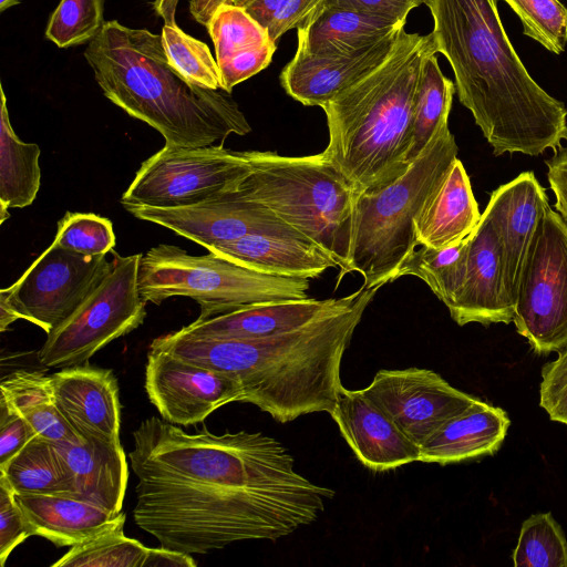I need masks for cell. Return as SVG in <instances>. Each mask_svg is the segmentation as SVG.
I'll return each mask as SVG.
<instances>
[{
  "label": "cell",
  "mask_w": 567,
  "mask_h": 567,
  "mask_svg": "<svg viewBox=\"0 0 567 567\" xmlns=\"http://www.w3.org/2000/svg\"><path fill=\"white\" fill-rule=\"evenodd\" d=\"M37 435L23 416L0 408V465L11 460Z\"/></svg>",
  "instance_id": "obj_43"
},
{
  "label": "cell",
  "mask_w": 567,
  "mask_h": 567,
  "mask_svg": "<svg viewBox=\"0 0 567 567\" xmlns=\"http://www.w3.org/2000/svg\"><path fill=\"white\" fill-rule=\"evenodd\" d=\"M136 525L161 546L207 554L241 540H277L316 522L331 488L295 470L261 432L194 433L157 416L133 432Z\"/></svg>",
  "instance_id": "obj_1"
},
{
  "label": "cell",
  "mask_w": 567,
  "mask_h": 567,
  "mask_svg": "<svg viewBox=\"0 0 567 567\" xmlns=\"http://www.w3.org/2000/svg\"><path fill=\"white\" fill-rule=\"evenodd\" d=\"M53 444L72 475L76 497L121 513L128 478L121 443L84 436Z\"/></svg>",
  "instance_id": "obj_26"
},
{
  "label": "cell",
  "mask_w": 567,
  "mask_h": 567,
  "mask_svg": "<svg viewBox=\"0 0 567 567\" xmlns=\"http://www.w3.org/2000/svg\"><path fill=\"white\" fill-rule=\"evenodd\" d=\"M509 424L503 409L477 399L420 446V462L446 465L493 455L503 444Z\"/></svg>",
  "instance_id": "obj_25"
},
{
  "label": "cell",
  "mask_w": 567,
  "mask_h": 567,
  "mask_svg": "<svg viewBox=\"0 0 567 567\" xmlns=\"http://www.w3.org/2000/svg\"><path fill=\"white\" fill-rule=\"evenodd\" d=\"M432 53V33L403 30L381 64L321 106L329 132L322 153L353 194L379 188L411 165L415 93Z\"/></svg>",
  "instance_id": "obj_5"
},
{
  "label": "cell",
  "mask_w": 567,
  "mask_h": 567,
  "mask_svg": "<svg viewBox=\"0 0 567 567\" xmlns=\"http://www.w3.org/2000/svg\"><path fill=\"white\" fill-rule=\"evenodd\" d=\"M145 391L162 419L179 426L204 422L217 409L245 400L235 378L154 349L147 353Z\"/></svg>",
  "instance_id": "obj_14"
},
{
  "label": "cell",
  "mask_w": 567,
  "mask_h": 567,
  "mask_svg": "<svg viewBox=\"0 0 567 567\" xmlns=\"http://www.w3.org/2000/svg\"><path fill=\"white\" fill-rule=\"evenodd\" d=\"M358 293L318 300L315 298L257 303L206 320L196 319L182 330L188 334L216 339L254 340L299 329L339 310Z\"/></svg>",
  "instance_id": "obj_20"
},
{
  "label": "cell",
  "mask_w": 567,
  "mask_h": 567,
  "mask_svg": "<svg viewBox=\"0 0 567 567\" xmlns=\"http://www.w3.org/2000/svg\"><path fill=\"white\" fill-rule=\"evenodd\" d=\"M34 536L56 547L75 546L124 525L126 515L71 495H17Z\"/></svg>",
  "instance_id": "obj_24"
},
{
  "label": "cell",
  "mask_w": 567,
  "mask_h": 567,
  "mask_svg": "<svg viewBox=\"0 0 567 567\" xmlns=\"http://www.w3.org/2000/svg\"><path fill=\"white\" fill-rule=\"evenodd\" d=\"M322 3L351 9L359 12L382 17L398 22L406 21L409 12L424 3L425 0H321Z\"/></svg>",
  "instance_id": "obj_44"
},
{
  "label": "cell",
  "mask_w": 567,
  "mask_h": 567,
  "mask_svg": "<svg viewBox=\"0 0 567 567\" xmlns=\"http://www.w3.org/2000/svg\"><path fill=\"white\" fill-rule=\"evenodd\" d=\"M470 177L456 158L414 219L419 246L443 248L466 238L481 219Z\"/></svg>",
  "instance_id": "obj_27"
},
{
  "label": "cell",
  "mask_w": 567,
  "mask_h": 567,
  "mask_svg": "<svg viewBox=\"0 0 567 567\" xmlns=\"http://www.w3.org/2000/svg\"><path fill=\"white\" fill-rule=\"evenodd\" d=\"M21 0H0V11H4L13 6H17Z\"/></svg>",
  "instance_id": "obj_49"
},
{
  "label": "cell",
  "mask_w": 567,
  "mask_h": 567,
  "mask_svg": "<svg viewBox=\"0 0 567 567\" xmlns=\"http://www.w3.org/2000/svg\"><path fill=\"white\" fill-rule=\"evenodd\" d=\"M206 28L215 47L223 91L231 93L235 85L271 63L277 44L244 9L220 4Z\"/></svg>",
  "instance_id": "obj_23"
},
{
  "label": "cell",
  "mask_w": 567,
  "mask_h": 567,
  "mask_svg": "<svg viewBox=\"0 0 567 567\" xmlns=\"http://www.w3.org/2000/svg\"><path fill=\"white\" fill-rule=\"evenodd\" d=\"M513 564L567 567V538L550 513L534 514L523 522Z\"/></svg>",
  "instance_id": "obj_35"
},
{
  "label": "cell",
  "mask_w": 567,
  "mask_h": 567,
  "mask_svg": "<svg viewBox=\"0 0 567 567\" xmlns=\"http://www.w3.org/2000/svg\"><path fill=\"white\" fill-rule=\"evenodd\" d=\"M381 286H362L348 306L277 336L254 339L196 337L182 329L155 338L161 350L235 378L244 402L287 423L330 412L341 383V361L362 316Z\"/></svg>",
  "instance_id": "obj_3"
},
{
  "label": "cell",
  "mask_w": 567,
  "mask_h": 567,
  "mask_svg": "<svg viewBox=\"0 0 567 567\" xmlns=\"http://www.w3.org/2000/svg\"><path fill=\"white\" fill-rule=\"evenodd\" d=\"M250 169L248 152L165 145L142 163L121 204L124 208L195 205L235 185Z\"/></svg>",
  "instance_id": "obj_11"
},
{
  "label": "cell",
  "mask_w": 567,
  "mask_h": 567,
  "mask_svg": "<svg viewBox=\"0 0 567 567\" xmlns=\"http://www.w3.org/2000/svg\"><path fill=\"white\" fill-rule=\"evenodd\" d=\"M513 322L539 355L567 347V224L549 204L519 276Z\"/></svg>",
  "instance_id": "obj_10"
},
{
  "label": "cell",
  "mask_w": 567,
  "mask_h": 567,
  "mask_svg": "<svg viewBox=\"0 0 567 567\" xmlns=\"http://www.w3.org/2000/svg\"><path fill=\"white\" fill-rule=\"evenodd\" d=\"M362 391L420 446L443 423L477 400L439 373L421 368L379 370Z\"/></svg>",
  "instance_id": "obj_13"
},
{
  "label": "cell",
  "mask_w": 567,
  "mask_h": 567,
  "mask_svg": "<svg viewBox=\"0 0 567 567\" xmlns=\"http://www.w3.org/2000/svg\"><path fill=\"white\" fill-rule=\"evenodd\" d=\"M457 151L449 122L444 123L402 175L353 194L348 274L359 272L362 286L382 287L395 280L402 262L419 246L414 219L449 173Z\"/></svg>",
  "instance_id": "obj_7"
},
{
  "label": "cell",
  "mask_w": 567,
  "mask_h": 567,
  "mask_svg": "<svg viewBox=\"0 0 567 567\" xmlns=\"http://www.w3.org/2000/svg\"><path fill=\"white\" fill-rule=\"evenodd\" d=\"M378 16L322 3L298 28L297 51L312 55L349 53L404 28Z\"/></svg>",
  "instance_id": "obj_28"
},
{
  "label": "cell",
  "mask_w": 567,
  "mask_h": 567,
  "mask_svg": "<svg viewBox=\"0 0 567 567\" xmlns=\"http://www.w3.org/2000/svg\"><path fill=\"white\" fill-rule=\"evenodd\" d=\"M542 368L539 404L550 420L567 425V347Z\"/></svg>",
  "instance_id": "obj_42"
},
{
  "label": "cell",
  "mask_w": 567,
  "mask_h": 567,
  "mask_svg": "<svg viewBox=\"0 0 567 567\" xmlns=\"http://www.w3.org/2000/svg\"><path fill=\"white\" fill-rule=\"evenodd\" d=\"M0 408L23 416L38 435L51 442L83 440L60 412L51 378L37 370H17L1 379Z\"/></svg>",
  "instance_id": "obj_29"
},
{
  "label": "cell",
  "mask_w": 567,
  "mask_h": 567,
  "mask_svg": "<svg viewBox=\"0 0 567 567\" xmlns=\"http://www.w3.org/2000/svg\"><path fill=\"white\" fill-rule=\"evenodd\" d=\"M547 204L545 188L535 174L523 172L496 188L484 209L502 243L507 282L514 300L532 239Z\"/></svg>",
  "instance_id": "obj_21"
},
{
  "label": "cell",
  "mask_w": 567,
  "mask_h": 567,
  "mask_svg": "<svg viewBox=\"0 0 567 567\" xmlns=\"http://www.w3.org/2000/svg\"><path fill=\"white\" fill-rule=\"evenodd\" d=\"M470 235L443 248H415L402 262L395 280L408 275L420 278L449 309L464 285Z\"/></svg>",
  "instance_id": "obj_32"
},
{
  "label": "cell",
  "mask_w": 567,
  "mask_h": 567,
  "mask_svg": "<svg viewBox=\"0 0 567 567\" xmlns=\"http://www.w3.org/2000/svg\"><path fill=\"white\" fill-rule=\"evenodd\" d=\"M223 258L259 272L312 279L336 261L301 234H249L207 248Z\"/></svg>",
  "instance_id": "obj_22"
},
{
  "label": "cell",
  "mask_w": 567,
  "mask_h": 567,
  "mask_svg": "<svg viewBox=\"0 0 567 567\" xmlns=\"http://www.w3.org/2000/svg\"><path fill=\"white\" fill-rule=\"evenodd\" d=\"M112 269L101 286L62 324L48 334L38 361L53 369L83 364L113 340L138 328L146 300L138 289L142 254L111 250Z\"/></svg>",
  "instance_id": "obj_9"
},
{
  "label": "cell",
  "mask_w": 567,
  "mask_h": 567,
  "mask_svg": "<svg viewBox=\"0 0 567 567\" xmlns=\"http://www.w3.org/2000/svg\"><path fill=\"white\" fill-rule=\"evenodd\" d=\"M250 172L225 190L258 202L326 251L348 274L353 192L323 153L285 156L248 151Z\"/></svg>",
  "instance_id": "obj_6"
},
{
  "label": "cell",
  "mask_w": 567,
  "mask_h": 567,
  "mask_svg": "<svg viewBox=\"0 0 567 567\" xmlns=\"http://www.w3.org/2000/svg\"><path fill=\"white\" fill-rule=\"evenodd\" d=\"M50 378L60 412L81 437L121 443L118 384L111 369L78 364Z\"/></svg>",
  "instance_id": "obj_19"
},
{
  "label": "cell",
  "mask_w": 567,
  "mask_h": 567,
  "mask_svg": "<svg viewBox=\"0 0 567 567\" xmlns=\"http://www.w3.org/2000/svg\"><path fill=\"white\" fill-rule=\"evenodd\" d=\"M147 547L124 534V525L72 546L51 567H143Z\"/></svg>",
  "instance_id": "obj_34"
},
{
  "label": "cell",
  "mask_w": 567,
  "mask_h": 567,
  "mask_svg": "<svg viewBox=\"0 0 567 567\" xmlns=\"http://www.w3.org/2000/svg\"><path fill=\"white\" fill-rule=\"evenodd\" d=\"M221 0H189V12L195 21L207 27L208 21Z\"/></svg>",
  "instance_id": "obj_47"
},
{
  "label": "cell",
  "mask_w": 567,
  "mask_h": 567,
  "mask_svg": "<svg viewBox=\"0 0 567 567\" xmlns=\"http://www.w3.org/2000/svg\"><path fill=\"white\" fill-rule=\"evenodd\" d=\"M309 280L259 272L212 251L193 256L169 244L151 248L138 267L144 300L161 305L172 297L192 298L200 308L198 320L257 303L306 299Z\"/></svg>",
  "instance_id": "obj_8"
},
{
  "label": "cell",
  "mask_w": 567,
  "mask_h": 567,
  "mask_svg": "<svg viewBox=\"0 0 567 567\" xmlns=\"http://www.w3.org/2000/svg\"><path fill=\"white\" fill-rule=\"evenodd\" d=\"M104 0H61L52 12L45 38L59 48L92 41L105 23Z\"/></svg>",
  "instance_id": "obj_37"
},
{
  "label": "cell",
  "mask_w": 567,
  "mask_h": 567,
  "mask_svg": "<svg viewBox=\"0 0 567 567\" xmlns=\"http://www.w3.org/2000/svg\"><path fill=\"white\" fill-rule=\"evenodd\" d=\"M112 269L106 255L84 256L54 240L10 287L0 290L19 319L51 333L101 286Z\"/></svg>",
  "instance_id": "obj_12"
},
{
  "label": "cell",
  "mask_w": 567,
  "mask_h": 567,
  "mask_svg": "<svg viewBox=\"0 0 567 567\" xmlns=\"http://www.w3.org/2000/svg\"><path fill=\"white\" fill-rule=\"evenodd\" d=\"M449 311L458 326L513 322L515 300L507 282L503 247L486 212L470 235L464 285Z\"/></svg>",
  "instance_id": "obj_16"
},
{
  "label": "cell",
  "mask_w": 567,
  "mask_h": 567,
  "mask_svg": "<svg viewBox=\"0 0 567 567\" xmlns=\"http://www.w3.org/2000/svg\"><path fill=\"white\" fill-rule=\"evenodd\" d=\"M320 1L321 0H221L219 6L225 3L244 9L268 31L270 39L277 43L281 35L288 30L298 29Z\"/></svg>",
  "instance_id": "obj_40"
},
{
  "label": "cell",
  "mask_w": 567,
  "mask_h": 567,
  "mask_svg": "<svg viewBox=\"0 0 567 567\" xmlns=\"http://www.w3.org/2000/svg\"><path fill=\"white\" fill-rule=\"evenodd\" d=\"M161 34L171 64L186 80L206 89L221 90L219 68L206 43L185 33L177 24H164Z\"/></svg>",
  "instance_id": "obj_36"
},
{
  "label": "cell",
  "mask_w": 567,
  "mask_h": 567,
  "mask_svg": "<svg viewBox=\"0 0 567 567\" xmlns=\"http://www.w3.org/2000/svg\"><path fill=\"white\" fill-rule=\"evenodd\" d=\"M54 241L84 256L106 255L116 244L113 224L92 213L68 212L58 223Z\"/></svg>",
  "instance_id": "obj_39"
},
{
  "label": "cell",
  "mask_w": 567,
  "mask_h": 567,
  "mask_svg": "<svg viewBox=\"0 0 567 567\" xmlns=\"http://www.w3.org/2000/svg\"><path fill=\"white\" fill-rule=\"evenodd\" d=\"M125 209L137 219L168 228L206 249L249 234H300L262 204L229 190L189 206Z\"/></svg>",
  "instance_id": "obj_15"
},
{
  "label": "cell",
  "mask_w": 567,
  "mask_h": 567,
  "mask_svg": "<svg viewBox=\"0 0 567 567\" xmlns=\"http://www.w3.org/2000/svg\"><path fill=\"white\" fill-rule=\"evenodd\" d=\"M516 12L525 35L560 54L567 43V8L559 0H503Z\"/></svg>",
  "instance_id": "obj_38"
},
{
  "label": "cell",
  "mask_w": 567,
  "mask_h": 567,
  "mask_svg": "<svg viewBox=\"0 0 567 567\" xmlns=\"http://www.w3.org/2000/svg\"><path fill=\"white\" fill-rule=\"evenodd\" d=\"M32 535L27 518L8 481L0 475V564Z\"/></svg>",
  "instance_id": "obj_41"
},
{
  "label": "cell",
  "mask_w": 567,
  "mask_h": 567,
  "mask_svg": "<svg viewBox=\"0 0 567 567\" xmlns=\"http://www.w3.org/2000/svg\"><path fill=\"white\" fill-rule=\"evenodd\" d=\"M84 56L104 96L166 146H209L251 131L230 93L194 84L171 64L162 34L105 21Z\"/></svg>",
  "instance_id": "obj_4"
},
{
  "label": "cell",
  "mask_w": 567,
  "mask_h": 567,
  "mask_svg": "<svg viewBox=\"0 0 567 567\" xmlns=\"http://www.w3.org/2000/svg\"><path fill=\"white\" fill-rule=\"evenodd\" d=\"M567 142V138L565 140ZM547 178L555 195V208L567 224V143L545 161Z\"/></svg>",
  "instance_id": "obj_45"
},
{
  "label": "cell",
  "mask_w": 567,
  "mask_h": 567,
  "mask_svg": "<svg viewBox=\"0 0 567 567\" xmlns=\"http://www.w3.org/2000/svg\"><path fill=\"white\" fill-rule=\"evenodd\" d=\"M358 460L375 472L420 461L421 447L361 390L342 385L329 412Z\"/></svg>",
  "instance_id": "obj_17"
},
{
  "label": "cell",
  "mask_w": 567,
  "mask_h": 567,
  "mask_svg": "<svg viewBox=\"0 0 567 567\" xmlns=\"http://www.w3.org/2000/svg\"><path fill=\"white\" fill-rule=\"evenodd\" d=\"M196 567L197 561L190 554L166 548H147L143 567Z\"/></svg>",
  "instance_id": "obj_46"
},
{
  "label": "cell",
  "mask_w": 567,
  "mask_h": 567,
  "mask_svg": "<svg viewBox=\"0 0 567 567\" xmlns=\"http://www.w3.org/2000/svg\"><path fill=\"white\" fill-rule=\"evenodd\" d=\"M2 475L17 495L76 496L72 475L53 442L37 435L6 464Z\"/></svg>",
  "instance_id": "obj_31"
},
{
  "label": "cell",
  "mask_w": 567,
  "mask_h": 567,
  "mask_svg": "<svg viewBox=\"0 0 567 567\" xmlns=\"http://www.w3.org/2000/svg\"><path fill=\"white\" fill-rule=\"evenodd\" d=\"M0 111V223L10 217L9 208H24L35 199L40 183V147L22 142L9 117L2 84Z\"/></svg>",
  "instance_id": "obj_30"
},
{
  "label": "cell",
  "mask_w": 567,
  "mask_h": 567,
  "mask_svg": "<svg viewBox=\"0 0 567 567\" xmlns=\"http://www.w3.org/2000/svg\"><path fill=\"white\" fill-rule=\"evenodd\" d=\"M455 84L441 71L436 53L423 62L415 93L409 163L425 150L437 128L449 122Z\"/></svg>",
  "instance_id": "obj_33"
},
{
  "label": "cell",
  "mask_w": 567,
  "mask_h": 567,
  "mask_svg": "<svg viewBox=\"0 0 567 567\" xmlns=\"http://www.w3.org/2000/svg\"><path fill=\"white\" fill-rule=\"evenodd\" d=\"M179 0H155L152 6L157 16L163 18L164 24L176 25L175 14Z\"/></svg>",
  "instance_id": "obj_48"
},
{
  "label": "cell",
  "mask_w": 567,
  "mask_h": 567,
  "mask_svg": "<svg viewBox=\"0 0 567 567\" xmlns=\"http://www.w3.org/2000/svg\"><path fill=\"white\" fill-rule=\"evenodd\" d=\"M437 53L450 62L460 102L499 156H537L567 138V109L530 76L496 0H425Z\"/></svg>",
  "instance_id": "obj_2"
},
{
  "label": "cell",
  "mask_w": 567,
  "mask_h": 567,
  "mask_svg": "<svg viewBox=\"0 0 567 567\" xmlns=\"http://www.w3.org/2000/svg\"><path fill=\"white\" fill-rule=\"evenodd\" d=\"M403 30L349 53L312 55L296 51L280 73L281 86L301 104L321 107L381 64Z\"/></svg>",
  "instance_id": "obj_18"
}]
</instances>
